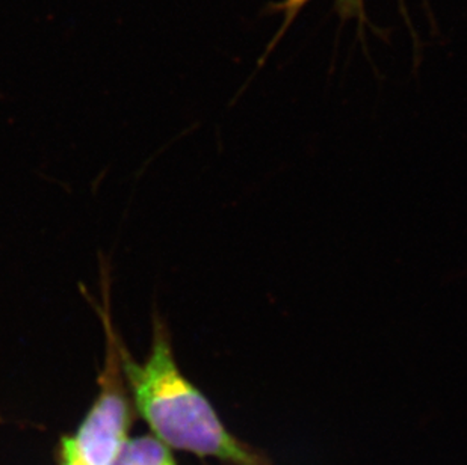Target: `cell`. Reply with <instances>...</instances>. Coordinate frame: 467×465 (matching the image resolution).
<instances>
[{
    "instance_id": "1",
    "label": "cell",
    "mask_w": 467,
    "mask_h": 465,
    "mask_svg": "<svg viewBox=\"0 0 467 465\" xmlns=\"http://www.w3.org/2000/svg\"><path fill=\"white\" fill-rule=\"evenodd\" d=\"M119 358L133 408L171 450L227 465H273L266 453L227 429L203 391L182 373L167 324L158 313L146 360H135L121 338Z\"/></svg>"
},
{
    "instance_id": "3",
    "label": "cell",
    "mask_w": 467,
    "mask_h": 465,
    "mask_svg": "<svg viewBox=\"0 0 467 465\" xmlns=\"http://www.w3.org/2000/svg\"><path fill=\"white\" fill-rule=\"evenodd\" d=\"M112 465H177L171 449L155 435L129 439Z\"/></svg>"
},
{
    "instance_id": "2",
    "label": "cell",
    "mask_w": 467,
    "mask_h": 465,
    "mask_svg": "<svg viewBox=\"0 0 467 465\" xmlns=\"http://www.w3.org/2000/svg\"><path fill=\"white\" fill-rule=\"evenodd\" d=\"M102 303L94 304L105 333V365L99 377V390L93 405L70 437L59 446V460L78 465H112L129 439L133 404L124 381L119 358V334L110 313L109 268L102 259Z\"/></svg>"
},
{
    "instance_id": "4",
    "label": "cell",
    "mask_w": 467,
    "mask_h": 465,
    "mask_svg": "<svg viewBox=\"0 0 467 465\" xmlns=\"http://www.w3.org/2000/svg\"><path fill=\"white\" fill-rule=\"evenodd\" d=\"M61 465H78L76 462L68 461V460H61Z\"/></svg>"
}]
</instances>
